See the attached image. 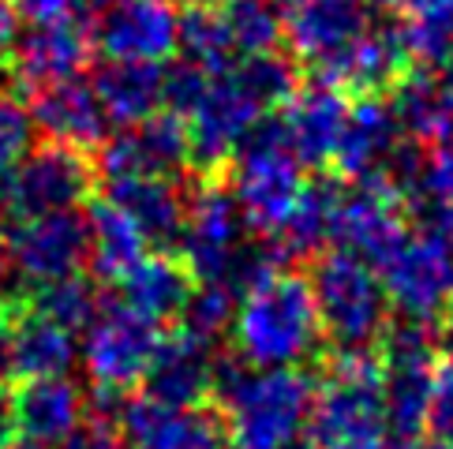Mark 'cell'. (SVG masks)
Wrapping results in <instances>:
<instances>
[{"label":"cell","mask_w":453,"mask_h":449,"mask_svg":"<svg viewBox=\"0 0 453 449\" xmlns=\"http://www.w3.org/2000/svg\"><path fill=\"white\" fill-rule=\"evenodd\" d=\"M210 393L240 449H285L311 420L315 378L296 367H251L229 356L214 363Z\"/></svg>","instance_id":"6da1fadb"},{"label":"cell","mask_w":453,"mask_h":449,"mask_svg":"<svg viewBox=\"0 0 453 449\" xmlns=\"http://www.w3.org/2000/svg\"><path fill=\"white\" fill-rule=\"evenodd\" d=\"M233 348L251 367H296L322 341L311 281L278 270L266 285L240 300L233 318Z\"/></svg>","instance_id":"7a4b0ae2"},{"label":"cell","mask_w":453,"mask_h":449,"mask_svg":"<svg viewBox=\"0 0 453 449\" xmlns=\"http://www.w3.org/2000/svg\"><path fill=\"white\" fill-rule=\"evenodd\" d=\"M307 449H390L382 405V363L371 348H337L315 390Z\"/></svg>","instance_id":"3957f363"},{"label":"cell","mask_w":453,"mask_h":449,"mask_svg":"<svg viewBox=\"0 0 453 449\" xmlns=\"http://www.w3.org/2000/svg\"><path fill=\"white\" fill-rule=\"evenodd\" d=\"M303 184L300 157L288 147L281 120H258L233 157V199L244 224L258 240H270L296 206Z\"/></svg>","instance_id":"277c9868"},{"label":"cell","mask_w":453,"mask_h":449,"mask_svg":"<svg viewBox=\"0 0 453 449\" xmlns=\"http://www.w3.org/2000/svg\"><path fill=\"white\" fill-rule=\"evenodd\" d=\"M311 296L334 348H371L390 326V300L371 263L349 251L322 255L311 270Z\"/></svg>","instance_id":"5b68a950"},{"label":"cell","mask_w":453,"mask_h":449,"mask_svg":"<svg viewBox=\"0 0 453 449\" xmlns=\"http://www.w3.org/2000/svg\"><path fill=\"white\" fill-rule=\"evenodd\" d=\"M94 176L90 154L68 147V142H42L27 150L15 162L4 180H0V210H8L15 221H30L57 210H75L79 202L90 199Z\"/></svg>","instance_id":"8992f818"},{"label":"cell","mask_w":453,"mask_h":449,"mask_svg":"<svg viewBox=\"0 0 453 449\" xmlns=\"http://www.w3.org/2000/svg\"><path fill=\"white\" fill-rule=\"evenodd\" d=\"M382 341V405L386 427H390L394 449H416L427 427L431 408V360H434V337L424 323L386 326Z\"/></svg>","instance_id":"52a82bcc"},{"label":"cell","mask_w":453,"mask_h":449,"mask_svg":"<svg viewBox=\"0 0 453 449\" xmlns=\"http://www.w3.org/2000/svg\"><path fill=\"white\" fill-rule=\"evenodd\" d=\"M157 341L161 333L154 318L132 311L127 303H102L83 341V367L94 382V393H127L139 386Z\"/></svg>","instance_id":"ba28073f"},{"label":"cell","mask_w":453,"mask_h":449,"mask_svg":"<svg viewBox=\"0 0 453 449\" xmlns=\"http://www.w3.org/2000/svg\"><path fill=\"white\" fill-rule=\"evenodd\" d=\"M382 288L390 308L409 323H439L453 311V251L431 232L404 236L382 263Z\"/></svg>","instance_id":"9c48e42d"},{"label":"cell","mask_w":453,"mask_h":449,"mask_svg":"<svg viewBox=\"0 0 453 449\" xmlns=\"http://www.w3.org/2000/svg\"><path fill=\"white\" fill-rule=\"evenodd\" d=\"M90 259V224L79 210H57L19 221L8 240V263L27 285H50L72 278Z\"/></svg>","instance_id":"30bf717a"},{"label":"cell","mask_w":453,"mask_h":449,"mask_svg":"<svg viewBox=\"0 0 453 449\" xmlns=\"http://www.w3.org/2000/svg\"><path fill=\"white\" fill-rule=\"evenodd\" d=\"M258 112H263V105L240 87L233 68L210 79V90L188 117V157L203 172L225 169L236 157L240 142L258 124Z\"/></svg>","instance_id":"8fae6325"},{"label":"cell","mask_w":453,"mask_h":449,"mask_svg":"<svg viewBox=\"0 0 453 449\" xmlns=\"http://www.w3.org/2000/svg\"><path fill=\"white\" fill-rule=\"evenodd\" d=\"M404 232V214H401V191L375 176V180H356L352 191L337 195V210H334V229L330 240L337 251H349L364 263L382 266Z\"/></svg>","instance_id":"7c38bea8"},{"label":"cell","mask_w":453,"mask_h":449,"mask_svg":"<svg viewBox=\"0 0 453 449\" xmlns=\"http://www.w3.org/2000/svg\"><path fill=\"white\" fill-rule=\"evenodd\" d=\"M176 15L173 0H112L102 8L94 34V49L105 60H139L161 64L176 53Z\"/></svg>","instance_id":"4fadbf2b"},{"label":"cell","mask_w":453,"mask_h":449,"mask_svg":"<svg viewBox=\"0 0 453 449\" xmlns=\"http://www.w3.org/2000/svg\"><path fill=\"white\" fill-rule=\"evenodd\" d=\"M244 232V214L233 199L229 187L221 184H199L196 195L188 199L184 236H180V259L196 281H221L225 266L240 247Z\"/></svg>","instance_id":"5bb4252c"},{"label":"cell","mask_w":453,"mask_h":449,"mask_svg":"<svg viewBox=\"0 0 453 449\" xmlns=\"http://www.w3.org/2000/svg\"><path fill=\"white\" fill-rule=\"evenodd\" d=\"M94 57V34L83 27L79 15L53 23H30L15 34V45L8 53L12 79L23 90H42L60 79H75Z\"/></svg>","instance_id":"9a60e30c"},{"label":"cell","mask_w":453,"mask_h":449,"mask_svg":"<svg viewBox=\"0 0 453 449\" xmlns=\"http://www.w3.org/2000/svg\"><path fill=\"white\" fill-rule=\"evenodd\" d=\"M117 435H124L132 449H225L229 427L221 412H206L203 405L180 408L154 397H135L117 412Z\"/></svg>","instance_id":"2e32d148"},{"label":"cell","mask_w":453,"mask_h":449,"mask_svg":"<svg viewBox=\"0 0 453 449\" xmlns=\"http://www.w3.org/2000/svg\"><path fill=\"white\" fill-rule=\"evenodd\" d=\"M371 30V0H300L285 19V38L296 60L326 68L356 38Z\"/></svg>","instance_id":"e0dca14e"},{"label":"cell","mask_w":453,"mask_h":449,"mask_svg":"<svg viewBox=\"0 0 453 449\" xmlns=\"http://www.w3.org/2000/svg\"><path fill=\"white\" fill-rule=\"evenodd\" d=\"M15 435L45 445H64L87 423V397L68 375L23 378L8 393Z\"/></svg>","instance_id":"ac0fdd59"},{"label":"cell","mask_w":453,"mask_h":449,"mask_svg":"<svg viewBox=\"0 0 453 449\" xmlns=\"http://www.w3.org/2000/svg\"><path fill=\"white\" fill-rule=\"evenodd\" d=\"M401 150V124L394 105L379 94H364L356 105H349V117L334 150V165L349 180H375L386 176L394 154Z\"/></svg>","instance_id":"d6986e66"},{"label":"cell","mask_w":453,"mask_h":449,"mask_svg":"<svg viewBox=\"0 0 453 449\" xmlns=\"http://www.w3.org/2000/svg\"><path fill=\"white\" fill-rule=\"evenodd\" d=\"M214 356L210 345L191 337L188 330H173L169 337L157 341V352L142 375L147 397L161 400V405H180L196 408L214 390Z\"/></svg>","instance_id":"ffe728a7"},{"label":"cell","mask_w":453,"mask_h":449,"mask_svg":"<svg viewBox=\"0 0 453 449\" xmlns=\"http://www.w3.org/2000/svg\"><path fill=\"white\" fill-rule=\"evenodd\" d=\"M30 120L50 139L68 142V147H79L87 154L90 147H102L109 139V117L98 94H94V83H83L79 75L30 94Z\"/></svg>","instance_id":"44dd1931"},{"label":"cell","mask_w":453,"mask_h":449,"mask_svg":"<svg viewBox=\"0 0 453 449\" xmlns=\"http://www.w3.org/2000/svg\"><path fill=\"white\" fill-rule=\"evenodd\" d=\"M345 117H349L345 94L330 83H322V79L315 87H300L293 98L285 102L281 127H285L288 147L300 157V165H330L334 162Z\"/></svg>","instance_id":"7402d4cb"},{"label":"cell","mask_w":453,"mask_h":449,"mask_svg":"<svg viewBox=\"0 0 453 449\" xmlns=\"http://www.w3.org/2000/svg\"><path fill=\"white\" fill-rule=\"evenodd\" d=\"M105 199L117 202L120 210L139 224V232L157 244L161 251L180 247L184 217H188V195L173 176H127V180L105 184Z\"/></svg>","instance_id":"603a6c76"},{"label":"cell","mask_w":453,"mask_h":449,"mask_svg":"<svg viewBox=\"0 0 453 449\" xmlns=\"http://www.w3.org/2000/svg\"><path fill=\"white\" fill-rule=\"evenodd\" d=\"M409 49H404L401 27H371L364 38H356L342 57H334L326 68H319V79L337 90L379 94L394 87L409 72Z\"/></svg>","instance_id":"cb8c5ba5"},{"label":"cell","mask_w":453,"mask_h":449,"mask_svg":"<svg viewBox=\"0 0 453 449\" xmlns=\"http://www.w3.org/2000/svg\"><path fill=\"white\" fill-rule=\"evenodd\" d=\"M401 132L416 142H442L453 135V75L446 72H404L390 98Z\"/></svg>","instance_id":"d4e9b609"},{"label":"cell","mask_w":453,"mask_h":449,"mask_svg":"<svg viewBox=\"0 0 453 449\" xmlns=\"http://www.w3.org/2000/svg\"><path fill=\"white\" fill-rule=\"evenodd\" d=\"M120 288H124V303L132 311L154 318V323H165V318H180L191 288H196V278H191L180 255L157 251V255H142L132 274L120 281Z\"/></svg>","instance_id":"484cf974"},{"label":"cell","mask_w":453,"mask_h":449,"mask_svg":"<svg viewBox=\"0 0 453 449\" xmlns=\"http://www.w3.org/2000/svg\"><path fill=\"white\" fill-rule=\"evenodd\" d=\"M87 224H90V259L87 263L94 270V278L120 285L135 270V263L147 255V236H142L139 224L109 199L90 202Z\"/></svg>","instance_id":"4316f807"},{"label":"cell","mask_w":453,"mask_h":449,"mask_svg":"<svg viewBox=\"0 0 453 449\" xmlns=\"http://www.w3.org/2000/svg\"><path fill=\"white\" fill-rule=\"evenodd\" d=\"M94 94H98L109 124L135 127L154 117L161 105V68L139 60H109L94 75Z\"/></svg>","instance_id":"83f0119b"},{"label":"cell","mask_w":453,"mask_h":449,"mask_svg":"<svg viewBox=\"0 0 453 449\" xmlns=\"http://www.w3.org/2000/svg\"><path fill=\"white\" fill-rule=\"evenodd\" d=\"M337 195H342V187L330 184V180H311V184H303L300 199H296L293 210H288L285 224L266 240V244L278 251L281 263L311 259V255H315L322 244H330Z\"/></svg>","instance_id":"f1b7e54d"},{"label":"cell","mask_w":453,"mask_h":449,"mask_svg":"<svg viewBox=\"0 0 453 449\" xmlns=\"http://www.w3.org/2000/svg\"><path fill=\"white\" fill-rule=\"evenodd\" d=\"M218 15L229 30L233 49L244 57L278 49V42L285 38V19L273 0H221Z\"/></svg>","instance_id":"f546056e"},{"label":"cell","mask_w":453,"mask_h":449,"mask_svg":"<svg viewBox=\"0 0 453 449\" xmlns=\"http://www.w3.org/2000/svg\"><path fill=\"white\" fill-rule=\"evenodd\" d=\"M176 49H180L184 60H191L196 68H203L206 75H221L229 72V60H233V42H229V30H225L221 15L210 11L206 4L191 8L180 30H176Z\"/></svg>","instance_id":"4dcf8cb0"},{"label":"cell","mask_w":453,"mask_h":449,"mask_svg":"<svg viewBox=\"0 0 453 449\" xmlns=\"http://www.w3.org/2000/svg\"><path fill=\"white\" fill-rule=\"evenodd\" d=\"M30 308L75 333V330H87L94 318H98L102 300H98V288H94L90 278L72 274V278H60V281L35 288V303H30Z\"/></svg>","instance_id":"1f68e13d"},{"label":"cell","mask_w":453,"mask_h":449,"mask_svg":"<svg viewBox=\"0 0 453 449\" xmlns=\"http://www.w3.org/2000/svg\"><path fill=\"white\" fill-rule=\"evenodd\" d=\"M132 135L142 150V162H147L150 172L173 176L188 162V120L176 117V112H154L142 124L132 127Z\"/></svg>","instance_id":"d6a6232c"},{"label":"cell","mask_w":453,"mask_h":449,"mask_svg":"<svg viewBox=\"0 0 453 449\" xmlns=\"http://www.w3.org/2000/svg\"><path fill=\"white\" fill-rule=\"evenodd\" d=\"M233 75L240 79L251 98L263 105V109H273V105H285L293 94L300 90V72L296 64L288 57H278V53H255V57H244L240 68H233Z\"/></svg>","instance_id":"836d02e7"},{"label":"cell","mask_w":453,"mask_h":449,"mask_svg":"<svg viewBox=\"0 0 453 449\" xmlns=\"http://www.w3.org/2000/svg\"><path fill=\"white\" fill-rule=\"evenodd\" d=\"M236 308L240 300L229 285L221 281H203L199 288H191V296L180 311V330H188L191 337H199V341L214 345L218 337L233 326L236 318Z\"/></svg>","instance_id":"e575fe53"},{"label":"cell","mask_w":453,"mask_h":449,"mask_svg":"<svg viewBox=\"0 0 453 449\" xmlns=\"http://www.w3.org/2000/svg\"><path fill=\"white\" fill-rule=\"evenodd\" d=\"M210 79L214 75H206L203 68H196L191 60L180 57V64H173V68L161 72V105L188 120L191 109H196L203 102V94L210 90Z\"/></svg>","instance_id":"d590c367"},{"label":"cell","mask_w":453,"mask_h":449,"mask_svg":"<svg viewBox=\"0 0 453 449\" xmlns=\"http://www.w3.org/2000/svg\"><path fill=\"white\" fill-rule=\"evenodd\" d=\"M416 191L434 206H453V135L431 142V150L419 157Z\"/></svg>","instance_id":"8d00e7d4"},{"label":"cell","mask_w":453,"mask_h":449,"mask_svg":"<svg viewBox=\"0 0 453 449\" xmlns=\"http://www.w3.org/2000/svg\"><path fill=\"white\" fill-rule=\"evenodd\" d=\"M30 139H35L30 109H23L15 98H0V172H8L30 150Z\"/></svg>","instance_id":"74e56055"},{"label":"cell","mask_w":453,"mask_h":449,"mask_svg":"<svg viewBox=\"0 0 453 449\" xmlns=\"http://www.w3.org/2000/svg\"><path fill=\"white\" fill-rule=\"evenodd\" d=\"M427 427L434 442H453V360H446L431 378Z\"/></svg>","instance_id":"f35d334b"},{"label":"cell","mask_w":453,"mask_h":449,"mask_svg":"<svg viewBox=\"0 0 453 449\" xmlns=\"http://www.w3.org/2000/svg\"><path fill=\"white\" fill-rule=\"evenodd\" d=\"M12 8L27 23H53V19H72L83 4L79 0H12Z\"/></svg>","instance_id":"ab89813d"},{"label":"cell","mask_w":453,"mask_h":449,"mask_svg":"<svg viewBox=\"0 0 453 449\" xmlns=\"http://www.w3.org/2000/svg\"><path fill=\"white\" fill-rule=\"evenodd\" d=\"M15 34H19V11L12 8V0H0V64H8Z\"/></svg>","instance_id":"60d3db41"},{"label":"cell","mask_w":453,"mask_h":449,"mask_svg":"<svg viewBox=\"0 0 453 449\" xmlns=\"http://www.w3.org/2000/svg\"><path fill=\"white\" fill-rule=\"evenodd\" d=\"M434 348L446 352V360H453V311L439 318V333H434Z\"/></svg>","instance_id":"b9f144b4"},{"label":"cell","mask_w":453,"mask_h":449,"mask_svg":"<svg viewBox=\"0 0 453 449\" xmlns=\"http://www.w3.org/2000/svg\"><path fill=\"white\" fill-rule=\"evenodd\" d=\"M15 435V427H12V408H8V397L0 393V442H8Z\"/></svg>","instance_id":"7bdbcfd3"},{"label":"cell","mask_w":453,"mask_h":449,"mask_svg":"<svg viewBox=\"0 0 453 449\" xmlns=\"http://www.w3.org/2000/svg\"><path fill=\"white\" fill-rule=\"evenodd\" d=\"M0 449H53V445H45V442H35V438H8V442H0Z\"/></svg>","instance_id":"ee69618b"},{"label":"cell","mask_w":453,"mask_h":449,"mask_svg":"<svg viewBox=\"0 0 453 449\" xmlns=\"http://www.w3.org/2000/svg\"><path fill=\"white\" fill-rule=\"evenodd\" d=\"M8 266V236H4V210H0V278H4Z\"/></svg>","instance_id":"f6af8a7d"},{"label":"cell","mask_w":453,"mask_h":449,"mask_svg":"<svg viewBox=\"0 0 453 449\" xmlns=\"http://www.w3.org/2000/svg\"><path fill=\"white\" fill-rule=\"evenodd\" d=\"M79 4H83V8H98V11H102L105 4H112V0H79Z\"/></svg>","instance_id":"bcb514c9"},{"label":"cell","mask_w":453,"mask_h":449,"mask_svg":"<svg viewBox=\"0 0 453 449\" xmlns=\"http://www.w3.org/2000/svg\"><path fill=\"white\" fill-rule=\"evenodd\" d=\"M273 4H278V8H296L300 0H273Z\"/></svg>","instance_id":"7dc6e473"},{"label":"cell","mask_w":453,"mask_h":449,"mask_svg":"<svg viewBox=\"0 0 453 449\" xmlns=\"http://www.w3.org/2000/svg\"><path fill=\"white\" fill-rule=\"evenodd\" d=\"M180 4H188V8H199V4H210V0H180Z\"/></svg>","instance_id":"c3c4849f"},{"label":"cell","mask_w":453,"mask_h":449,"mask_svg":"<svg viewBox=\"0 0 453 449\" xmlns=\"http://www.w3.org/2000/svg\"><path fill=\"white\" fill-rule=\"evenodd\" d=\"M375 4H382V8H394V4H401V0H375Z\"/></svg>","instance_id":"681fc988"}]
</instances>
